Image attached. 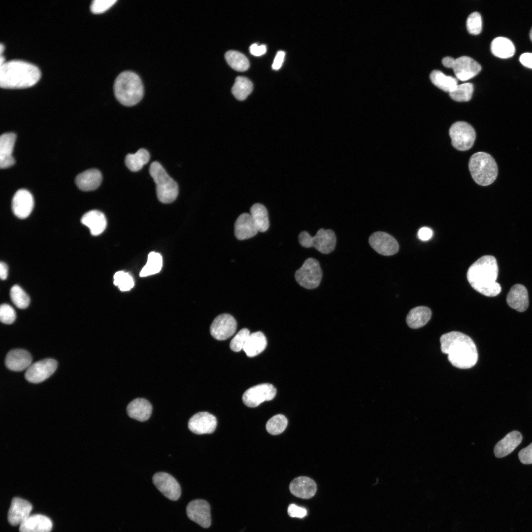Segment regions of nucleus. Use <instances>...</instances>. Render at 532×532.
Returning <instances> with one entry per match:
<instances>
[{
  "mask_svg": "<svg viewBox=\"0 0 532 532\" xmlns=\"http://www.w3.org/2000/svg\"><path fill=\"white\" fill-rule=\"evenodd\" d=\"M482 28V18L479 13L474 12L468 17L466 21V28L468 33L471 34H479Z\"/></svg>",
  "mask_w": 532,
  "mask_h": 532,
  "instance_id": "43",
  "label": "nucleus"
},
{
  "mask_svg": "<svg viewBox=\"0 0 532 532\" xmlns=\"http://www.w3.org/2000/svg\"><path fill=\"white\" fill-rule=\"evenodd\" d=\"M157 489L166 498L177 500L181 496V487L177 480L171 475L163 472L155 473L152 478Z\"/></svg>",
  "mask_w": 532,
  "mask_h": 532,
  "instance_id": "13",
  "label": "nucleus"
},
{
  "mask_svg": "<svg viewBox=\"0 0 532 532\" xmlns=\"http://www.w3.org/2000/svg\"><path fill=\"white\" fill-rule=\"evenodd\" d=\"M225 58L228 65L235 70L244 71L249 67L248 59L240 52L234 50L228 51L225 53Z\"/></svg>",
  "mask_w": 532,
  "mask_h": 532,
  "instance_id": "36",
  "label": "nucleus"
},
{
  "mask_svg": "<svg viewBox=\"0 0 532 532\" xmlns=\"http://www.w3.org/2000/svg\"><path fill=\"white\" fill-rule=\"evenodd\" d=\"M250 212L258 231L262 233L266 231L269 222L266 207L261 203H256L251 207Z\"/></svg>",
  "mask_w": 532,
  "mask_h": 532,
  "instance_id": "33",
  "label": "nucleus"
},
{
  "mask_svg": "<svg viewBox=\"0 0 532 532\" xmlns=\"http://www.w3.org/2000/svg\"><path fill=\"white\" fill-rule=\"evenodd\" d=\"M33 205V198L29 191L22 189L15 193L12 200V210L19 218L25 219L28 217Z\"/></svg>",
  "mask_w": 532,
  "mask_h": 532,
  "instance_id": "18",
  "label": "nucleus"
},
{
  "mask_svg": "<svg viewBox=\"0 0 532 532\" xmlns=\"http://www.w3.org/2000/svg\"><path fill=\"white\" fill-rule=\"evenodd\" d=\"M432 234V231L428 227L421 228L418 232V237L422 241H427L430 239Z\"/></svg>",
  "mask_w": 532,
  "mask_h": 532,
  "instance_id": "49",
  "label": "nucleus"
},
{
  "mask_svg": "<svg viewBox=\"0 0 532 532\" xmlns=\"http://www.w3.org/2000/svg\"><path fill=\"white\" fill-rule=\"evenodd\" d=\"M16 318L14 309L7 304H2L0 307V319L2 323L10 324L14 322Z\"/></svg>",
  "mask_w": 532,
  "mask_h": 532,
  "instance_id": "45",
  "label": "nucleus"
},
{
  "mask_svg": "<svg viewBox=\"0 0 532 532\" xmlns=\"http://www.w3.org/2000/svg\"><path fill=\"white\" fill-rule=\"evenodd\" d=\"M499 268L496 259L492 255L480 257L468 269L467 279L471 286L477 292L487 297H495L501 290L496 282Z\"/></svg>",
  "mask_w": 532,
  "mask_h": 532,
  "instance_id": "2",
  "label": "nucleus"
},
{
  "mask_svg": "<svg viewBox=\"0 0 532 532\" xmlns=\"http://www.w3.org/2000/svg\"><path fill=\"white\" fill-rule=\"evenodd\" d=\"M491 50L495 56L502 59L512 57L515 52L512 42L504 37H498L494 39L491 44Z\"/></svg>",
  "mask_w": 532,
  "mask_h": 532,
  "instance_id": "32",
  "label": "nucleus"
},
{
  "mask_svg": "<svg viewBox=\"0 0 532 532\" xmlns=\"http://www.w3.org/2000/svg\"><path fill=\"white\" fill-rule=\"evenodd\" d=\"M451 144L456 149L465 151L470 149L476 139V132L473 127L464 121L453 123L449 130Z\"/></svg>",
  "mask_w": 532,
  "mask_h": 532,
  "instance_id": "9",
  "label": "nucleus"
},
{
  "mask_svg": "<svg viewBox=\"0 0 532 532\" xmlns=\"http://www.w3.org/2000/svg\"><path fill=\"white\" fill-rule=\"evenodd\" d=\"M10 297L11 301L19 308L25 309L30 304V297L18 285H15L12 287L10 291Z\"/></svg>",
  "mask_w": 532,
  "mask_h": 532,
  "instance_id": "41",
  "label": "nucleus"
},
{
  "mask_svg": "<svg viewBox=\"0 0 532 532\" xmlns=\"http://www.w3.org/2000/svg\"><path fill=\"white\" fill-rule=\"evenodd\" d=\"M456 77L463 81L470 79L481 71V66L468 56H462L455 59L452 67Z\"/></svg>",
  "mask_w": 532,
  "mask_h": 532,
  "instance_id": "17",
  "label": "nucleus"
},
{
  "mask_svg": "<svg viewBox=\"0 0 532 532\" xmlns=\"http://www.w3.org/2000/svg\"><path fill=\"white\" fill-rule=\"evenodd\" d=\"M149 173L156 184L158 200L164 203L174 201L178 194V185L163 166L158 162H153L149 168Z\"/></svg>",
  "mask_w": 532,
  "mask_h": 532,
  "instance_id": "6",
  "label": "nucleus"
},
{
  "mask_svg": "<svg viewBox=\"0 0 532 532\" xmlns=\"http://www.w3.org/2000/svg\"><path fill=\"white\" fill-rule=\"evenodd\" d=\"M250 334V332L247 329L244 328L240 330L230 342L231 350L234 352H239L243 349Z\"/></svg>",
  "mask_w": 532,
  "mask_h": 532,
  "instance_id": "44",
  "label": "nucleus"
},
{
  "mask_svg": "<svg viewBox=\"0 0 532 532\" xmlns=\"http://www.w3.org/2000/svg\"><path fill=\"white\" fill-rule=\"evenodd\" d=\"M455 59L450 57H446L442 60L443 65L448 68H452L454 63Z\"/></svg>",
  "mask_w": 532,
  "mask_h": 532,
  "instance_id": "54",
  "label": "nucleus"
},
{
  "mask_svg": "<svg viewBox=\"0 0 532 532\" xmlns=\"http://www.w3.org/2000/svg\"><path fill=\"white\" fill-rule=\"evenodd\" d=\"M216 417L207 412H200L194 414L188 422V428L198 434L211 433L216 428Z\"/></svg>",
  "mask_w": 532,
  "mask_h": 532,
  "instance_id": "16",
  "label": "nucleus"
},
{
  "mask_svg": "<svg viewBox=\"0 0 532 532\" xmlns=\"http://www.w3.org/2000/svg\"><path fill=\"white\" fill-rule=\"evenodd\" d=\"M234 235L240 240L250 238L259 232L250 214H240L234 223Z\"/></svg>",
  "mask_w": 532,
  "mask_h": 532,
  "instance_id": "22",
  "label": "nucleus"
},
{
  "mask_svg": "<svg viewBox=\"0 0 532 532\" xmlns=\"http://www.w3.org/2000/svg\"><path fill=\"white\" fill-rule=\"evenodd\" d=\"M370 246L378 254L391 256L396 254L399 249L396 239L389 233L383 232L372 233L368 238Z\"/></svg>",
  "mask_w": 532,
  "mask_h": 532,
  "instance_id": "12",
  "label": "nucleus"
},
{
  "mask_svg": "<svg viewBox=\"0 0 532 532\" xmlns=\"http://www.w3.org/2000/svg\"><path fill=\"white\" fill-rule=\"evenodd\" d=\"M249 50L252 55L260 56L266 52V48L265 45L258 46L256 43H254L250 46Z\"/></svg>",
  "mask_w": 532,
  "mask_h": 532,
  "instance_id": "50",
  "label": "nucleus"
},
{
  "mask_svg": "<svg viewBox=\"0 0 532 532\" xmlns=\"http://www.w3.org/2000/svg\"><path fill=\"white\" fill-rule=\"evenodd\" d=\"M32 504L26 500L14 498L8 512L7 519L12 526L20 525L31 514Z\"/></svg>",
  "mask_w": 532,
  "mask_h": 532,
  "instance_id": "19",
  "label": "nucleus"
},
{
  "mask_svg": "<svg viewBox=\"0 0 532 532\" xmlns=\"http://www.w3.org/2000/svg\"><path fill=\"white\" fill-rule=\"evenodd\" d=\"M102 181L101 172L97 169H89L80 174L76 177L77 186L83 191H93L100 185Z\"/></svg>",
  "mask_w": 532,
  "mask_h": 532,
  "instance_id": "27",
  "label": "nucleus"
},
{
  "mask_svg": "<svg viewBox=\"0 0 532 532\" xmlns=\"http://www.w3.org/2000/svg\"><path fill=\"white\" fill-rule=\"evenodd\" d=\"M431 82L433 85L449 93L452 92L458 85L456 78L446 76L442 72L438 70H433L430 75Z\"/></svg>",
  "mask_w": 532,
  "mask_h": 532,
  "instance_id": "34",
  "label": "nucleus"
},
{
  "mask_svg": "<svg viewBox=\"0 0 532 532\" xmlns=\"http://www.w3.org/2000/svg\"><path fill=\"white\" fill-rule=\"evenodd\" d=\"M518 457L522 463L525 465L532 464V443L520 450Z\"/></svg>",
  "mask_w": 532,
  "mask_h": 532,
  "instance_id": "47",
  "label": "nucleus"
},
{
  "mask_svg": "<svg viewBox=\"0 0 532 532\" xmlns=\"http://www.w3.org/2000/svg\"><path fill=\"white\" fill-rule=\"evenodd\" d=\"M285 55V53L283 51H279L277 52L272 65V67L273 69L278 70L281 67L284 61Z\"/></svg>",
  "mask_w": 532,
  "mask_h": 532,
  "instance_id": "51",
  "label": "nucleus"
},
{
  "mask_svg": "<svg viewBox=\"0 0 532 532\" xmlns=\"http://www.w3.org/2000/svg\"><path fill=\"white\" fill-rule=\"evenodd\" d=\"M299 241L303 247H313L321 253L327 254L334 250L336 237L332 230L321 228L314 236L306 231L301 232L299 235Z\"/></svg>",
  "mask_w": 532,
  "mask_h": 532,
  "instance_id": "7",
  "label": "nucleus"
},
{
  "mask_svg": "<svg viewBox=\"0 0 532 532\" xmlns=\"http://www.w3.org/2000/svg\"><path fill=\"white\" fill-rule=\"evenodd\" d=\"M114 92L115 97L121 104L131 106L140 101L144 90L141 79L137 74L125 71L116 78Z\"/></svg>",
  "mask_w": 532,
  "mask_h": 532,
  "instance_id": "4",
  "label": "nucleus"
},
{
  "mask_svg": "<svg viewBox=\"0 0 532 532\" xmlns=\"http://www.w3.org/2000/svg\"><path fill=\"white\" fill-rule=\"evenodd\" d=\"M237 324L235 319L229 314L217 316L210 328L211 335L218 340H224L232 336L235 332Z\"/></svg>",
  "mask_w": 532,
  "mask_h": 532,
  "instance_id": "14",
  "label": "nucleus"
},
{
  "mask_svg": "<svg viewBox=\"0 0 532 532\" xmlns=\"http://www.w3.org/2000/svg\"><path fill=\"white\" fill-rule=\"evenodd\" d=\"M4 45H3V44H2L1 43H0V55H2V53H3V52L4 51Z\"/></svg>",
  "mask_w": 532,
  "mask_h": 532,
  "instance_id": "56",
  "label": "nucleus"
},
{
  "mask_svg": "<svg viewBox=\"0 0 532 532\" xmlns=\"http://www.w3.org/2000/svg\"><path fill=\"white\" fill-rule=\"evenodd\" d=\"M8 275V266L4 262L0 264V277L2 280H5Z\"/></svg>",
  "mask_w": 532,
  "mask_h": 532,
  "instance_id": "53",
  "label": "nucleus"
},
{
  "mask_svg": "<svg viewBox=\"0 0 532 532\" xmlns=\"http://www.w3.org/2000/svg\"><path fill=\"white\" fill-rule=\"evenodd\" d=\"M41 72L35 65L22 60L6 62L0 66V86L3 89H23L35 85Z\"/></svg>",
  "mask_w": 532,
  "mask_h": 532,
  "instance_id": "3",
  "label": "nucleus"
},
{
  "mask_svg": "<svg viewBox=\"0 0 532 532\" xmlns=\"http://www.w3.org/2000/svg\"><path fill=\"white\" fill-rule=\"evenodd\" d=\"M288 514L291 517L302 518L307 515V510L302 507L291 504L288 507Z\"/></svg>",
  "mask_w": 532,
  "mask_h": 532,
  "instance_id": "48",
  "label": "nucleus"
},
{
  "mask_svg": "<svg viewBox=\"0 0 532 532\" xmlns=\"http://www.w3.org/2000/svg\"><path fill=\"white\" fill-rule=\"evenodd\" d=\"M508 305L519 312L525 311L529 306V297L526 288L516 284L510 289L506 297Z\"/></svg>",
  "mask_w": 532,
  "mask_h": 532,
  "instance_id": "24",
  "label": "nucleus"
},
{
  "mask_svg": "<svg viewBox=\"0 0 532 532\" xmlns=\"http://www.w3.org/2000/svg\"><path fill=\"white\" fill-rule=\"evenodd\" d=\"M188 517L201 527L207 528L211 523L210 507L205 500L197 499L190 501L186 507Z\"/></svg>",
  "mask_w": 532,
  "mask_h": 532,
  "instance_id": "15",
  "label": "nucleus"
},
{
  "mask_svg": "<svg viewBox=\"0 0 532 532\" xmlns=\"http://www.w3.org/2000/svg\"><path fill=\"white\" fill-rule=\"evenodd\" d=\"M6 62L5 61V58L4 56L0 55V66L4 64Z\"/></svg>",
  "mask_w": 532,
  "mask_h": 532,
  "instance_id": "55",
  "label": "nucleus"
},
{
  "mask_svg": "<svg viewBox=\"0 0 532 532\" xmlns=\"http://www.w3.org/2000/svg\"><path fill=\"white\" fill-rule=\"evenodd\" d=\"M116 1V0H94L92 2L90 9L95 14L101 13L108 10Z\"/></svg>",
  "mask_w": 532,
  "mask_h": 532,
  "instance_id": "46",
  "label": "nucleus"
},
{
  "mask_svg": "<svg viewBox=\"0 0 532 532\" xmlns=\"http://www.w3.org/2000/svg\"><path fill=\"white\" fill-rule=\"evenodd\" d=\"M473 92V85L470 83H466L458 85L449 93V96L453 100L456 101H468L471 99Z\"/></svg>",
  "mask_w": 532,
  "mask_h": 532,
  "instance_id": "39",
  "label": "nucleus"
},
{
  "mask_svg": "<svg viewBox=\"0 0 532 532\" xmlns=\"http://www.w3.org/2000/svg\"><path fill=\"white\" fill-rule=\"evenodd\" d=\"M522 435L516 431H512L499 441L494 448V453L497 458L504 457L511 453L521 442Z\"/></svg>",
  "mask_w": 532,
  "mask_h": 532,
  "instance_id": "26",
  "label": "nucleus"
},
{
  "mask_svg": "<svg viewBox=\"0 0 532 532\" xmlns=\"http://www.w3.org/2000/svg\"><path fill=\"white\" fill-rule=\"evenodd\" d=\"M52 522L50 518L41 514L30 515L20 525V532H50Z\"/></svg>",
  "mask_w": 532,
  "mask_h": 532,
  "instance_id": "25",
  "label": "nucleus"
},
{
  "mask_svg": "<svg viewBox=\"0 0 532 532\" xmlns=\"http://www.w3.org/2000/svg\"><path fill=\"white\" fill-rule=\"evenodd\" d=\"M163 266V258L160 254L150 252L147 259V262L140 272V277H145L156 274L160 272Z\"/></svg>",
  "mask_w": 532,
  "mask_h": 532,
  "instance_id": "38",
  "label": "nucleus"
},
{
  "mask_svg": "<svg viewBox=\"0 0 532 532\" xmlns=\"http://www.w3.org/2000/svg\"><path fill=\"white\" fill-rule=\"evenodd\" d=\"M150 159L148 151L143 148L139 149L134 154H129L125 158V164L131 171L135 172L141 169Z\"/></svg>",
  "mask_w": 532,
  "mask_h": 532,
  "instance_id": "35",
  "label": "nucleus"
},
{
  "mask_svg": "<svg viewBox=\"0 0 532 532\" xmlns=\"http://www.w3.org/2000/svg\"><path fill=\"white\" fill-rule=\"evenodd\" d=\"M267 340L264 334L257 332L250 334L243 348L249 357H254L262 353L266 348Z\"/></svg>",
  "mask_w": 532,
  "mask_h": 532,
  "instance_id": "30",
  "label": "nucleus"
},
{
  "mask_svg": "<svg viewBox=\"0 0 532 532\" xmlns=\"http://www.w3.org/2000/svg\"><path fill=\"white\" fill-rule=\"evenodd\" d=\"M322 276L319 262L313 258L307 259L295 274V279L298 284L309 290L315 289L319 286Z\"/></svg>",
  "mask_w": 532,
  "mask_h": 532,
  "instance_id": "8",
  "label": "nucleus"
},
{
  "mask_svg": "<svg viewBox=\"0 0 532 532\" xmlns=\"http://www.w3.org/2000/svg\"><path fill=\"white\" fill-rule=\"evenodd\" d=\"M253 84L247 77L237 76L232 88L234 97L239 100H244L252 92Z\"/></svg>",
  "mask_w": 532,
  "mask_h": 532,
  "instance_id": "37",
  "label": "nucleus"
},
{
  "mask_svg": "<svg viewBox=\"0 0 532 532\" xmlns=\"http://www.w3.org/2000/svg\"><path fill=\"white\" fill-rule=\"evenodd\" d=\"M440 341L442 352L448 355V359L453 366L468 369L476 364V346L467 335L459 332H451L442 335Z\"/></svg>",
  "mask_w": 532,
  "mask_h": 532,
  "instance_id": "1",
  "label": "nucleus"
},
{
  "mask_svg": "<svg viewBox=\"0 0 532 532\" xmlns=\"http://www.w3.org/2000/svg\"><path fill=\"white\" fill-rule=\"evenodd\" d=\"M127 411L131 418L143 422L150 418L152 411V407L147 400L143 398H137L129 403L127 407Z\"/></svg>",
  "mask_w": 532,
  "mask_h": 532,
  "instance_id": "28",
  "label": "nucleus"
},
{
  "mask_svg": "<svg viewBox=\"0 0 532 532\" xmlns=\"http://www.w3.org/2000/svg\"><path fill=\"white\" fill-rule=\"evenodd\" d=\"M288 420L283 415L277 414L270 418L266 424V429L272 435L281 433L286 428Z\"/></svg>",
  "mask_w": 532,
  "mask_h": 532,
  "instance_id": "40",
  "label": "nucleus"
},
{
  "mask_svg": "<svg viewBox=\"0 0 532 532\" xmlns=\"http://www.w3.org/2000/svg\"><path fill=\"white\" fill-rule=\"evenodd\" d=\"M276 389L269 383L259 384L247 389L242 396V401L249 407H255L265 401L272 400L275 396Z\"/></svg>",
  "mask_w": 532,
  "mask_h": 532,
  "instance_id": "10",
  "label": "nucleus"
},
{
  "mask_svg": "<svg viewBox=\"0 0 532 532\" xmlns=\"http://www.w3.org/2000/svg\"><path fill=\"white\" fill-rule=\"evenodd\" d=\"M468 168L474 181L481 186L492 184L498 175L495 160L491 155L484 152L472 155L469 160Z\"/></svg>",
  "mask_w": 532,
  "mask_h": 532,
  "instance_id": "5",
  "label": "nucleus"
},
{
  "mask_svg": "<svg viewBox=\"0 0 532 532\" xmlns=\"http://www.w3.org/2000/svg\"><path fill=\"white\" fill-rule=\"evenodd\" d=\"M31 354L21 349H13L7 354L5 363L6 367L13 371H20L27 369L32 364Z\"/></svg>",
  "mask_w": 532,
  "mask_h": 532,
  "instance_id": "23",
  "label": "nucleus"
},
{
  "mask_svg": "<svg viewBox=\"0 0 532 532\" xmlns=\"http://www.w3.org/2000/svg\"><path fill=\"white\" fill-rule=\"evenodd\" d=\"M57 362L52 359H45L36 362L27 369L25 376L27 380L33 383H40L49 378L56 370Z\"/></svg>",
  "mask_w": 532,
  "mask_h": 532,
  "instance_id": "11",
  "label": "nucleus"
},
{
  "mask_svg": "<svg viewBox=\"0 0 532 532\" xmlns=\"http://www.w3.org/2000/svg\"><path fill=\"white\" fill-rule=\"evenodd\" d=\"M114 284L119 288L121 291H128L134 285L132 276L128 273L123 271L116 272L114 275Z\"/></svg>",
  "mask_w": 532,
  "mask_h": 532,
  "instance_id": "42",
  "label": "nucleus"
},
{
  "mask_svg": "<svg viewBox=\"0 0 532 532\" xmlns=\"http://www.w3.org/2000/svg\"><path fill=\"white\" fill-rule=\"evenodd\" d=\"M530 39H531V41H532V29H531V30L530 31Z\"/></svg>",
  "mask_w": 532,
  "mask_h": 532,
  "instance_id": "57",
  "label": "nucleus"
},
{
  "mask_svg": "<svg viewBox=\"0 0 532 532\" xmlns=\"http://www.w3.org/2000/svg\"><path fill=\"white\" fill-rule=\"evenodd\" d=\"M519 60L524 66L532 68V53L522 54L520 57Z\"/></svg>",
  "mask_w": 532,
  "mask_h": 532,
  "instance_id": "52",
  "label": "nucleus"
},
{
  "mask_svg": "<svg viewBox=\"0 0 532 532\" xmlns=\"http://www.w3.org/2000/svg\"><path fill=\"white\" fill-rule=\"evenodd\" d=\"M432 316L431 309L426 306H417L411 309L406 317L407 325L412 329H418L425 325Z\"/></svg>",
  "mask_w": 532,
  "mask_h": 532,
  "instance_id": "31",
  "label": "nucleus"
},
{
  "mask_svg": "<svg viewBox=\"0 0 532 532\" xmlns=\"http://www.w3.org/2000/svg\"><path fill=\"white\" fill-rule=\"evenodd\" d=\"M81 223L88 227L93 235L101 234L106 227V219L105 215L101 212L92 210L86 212L82 216Z\"/></svg>",
  "mask_w": 532,
  "mask_h": 532,
  "instance_id": "29",
  "label": "nucleus"
},
{
  "mask_svg": "<svg viewBox=\"0 0 532 532\" xmlns=\"http://www.w3.org/2000/svg\"><path fill=\"white\" fill-rule=\"evenodd\" d=\"M16 134L13 133H2L0 137V166L6 168L12 166L15 162L12 152L16 140Z\"/></svg>",
  "mask_w": 532,
  "mask_h": 532,
  "instance_id": "21",
  "label": "nucleus"
},
{
  "mask_svg": "<svg viewBox=\"0 0 532 532\" xmlns=\"http://www.w3.org/2000/svg\"><path fill=\"white\" fill-rule=\"evenodd\" d=\"M291 493L295 496L309 499L313 497L317 490L314 481L306 476H299L292 481L289 485Z\"/></svg>",
  "mask_w": 532,
  "mask_h": 532,
  "instance_id": "20",
  "label": "nucleus"
}]
</instances>
